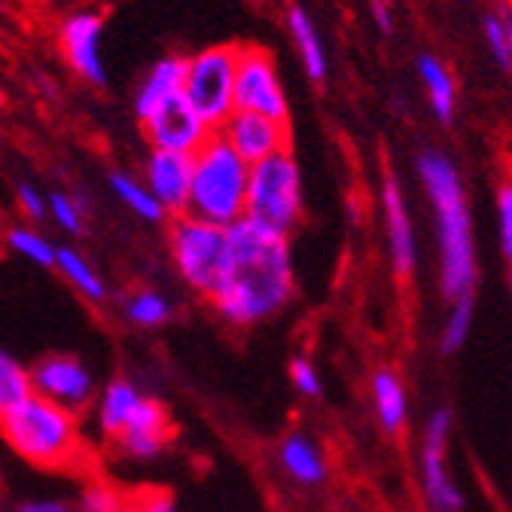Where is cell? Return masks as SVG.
I'll return each instance as SVG.
<instances>
[{
  "mask_svg": "<svg viewBox=\"0 0 512 512\" xmlns=\"http://www.w3.org/2000/svg\"><path fill=\"white\" fill-rule=\"evenodd\" d=\"M485 37H488V46H491L494 61L500 64L503 71H509L512 68V55L506 49V31H503V22L497 16H488L485 19Z\"/></svg>",
  "mask_w": 512,
  "mask_h": 512,
  "instance_id": "1f68e13d",
  "label": "cell"
},
{
  "mask_svg": "<svg viewBox=\"0 0 512 512\" xmlns=\"http://www.w3.org/2000/svg\"><path fill=\"white\" fill-rule=\"evenodd\" d=\"M381 208H384V232H388V250H391V269L397 278H409L418 266V244H415V229L403 189L394 174L384 177Z\"/></svg>",
  "mask_w": 512,
  "mask_h": 512,
  "instance_id": "4fadbf2b",
  "label": "cell"
},
{
  "mask_svg": "<svg viewBox=\"0 0 512 512\" xmlns=\"http://www.w3.org/2000/svg\"><path fill=\"white\" fill-rule=\"evenodd\" d=\"M503 31H506V49H509V55H512V19L503 22Z\"/></svg>",
  "mask_w": 512,
  "mask_h": 512,
  "instance_id": "74e56055",
  "label": "cell"
},
{
  "mask_svg": "<svg viewBox=\"0 0 512 512\" xmlns=\"http://www.w3.org/2000/svg\"><path fill=\"white\" fill-rule=\"evenodd\" d=\"M372 403H375L378 424L388 433H400L406 427L409 400H406L403 381L394 369H378L372 375Z\"/></svg>",
  "mask_w": 512,
  "mask_h": 512,
  "instance_id": "ac0fdd59",
  "label": "cell"
},
{
  "mask_svg": "<svg viewBox=\"0 0 512 512\" xmlns=\"http://www.w3.org/2000/svg\"><path fill=\"white\" fill-rule=\"evenodd\" d=\"M183 71H186V58H162L156 61L144 86L138 89V101H135V110H138V119L144 122L162 101H168L171 95H180L183 92Z\"/></svg>",
  "mask_w": 512,
  "mask_h": 512,
  "instance_id": "e0dca14e",
  "label": "cell"
},
{
  "mask_svg": "<svg viewBox=\"0 0 512 512\" xmlns=\"http://www.w3.org/2000/svg\"><path fill=\"white\" fill-rule=\"evenodd\" d=\"M28 394H34L31 372L10 351L0 348V415L13 409L16 403H22Z\"/></svg>",
  "mask_w": 512,
  "mask_h": 512,
  "instance_id": "d4e9b609",
  "label": "cell"
},
{
  "mask_svg": "<svg viewBox=\"0 0 512 512\" xmlns=\"http://www.w3.org/2000/svg\"><path fill=\"white\" fill-rule=\"evenodd\" d=\"M235 110L260 113L287 122V98L275 74V61L266 49H238L235 68Z\"/></svg>",
  "mask_w": 512,
  "mask_h": 512,
  "instance_id": "9c48e42d",
  "label": "cell"
},
{
  "mask_svg": "<svg viewBox=\"0 0 512 512\" xmlns=\"http://www.w3.org/2000/svg\"><path fill=\"white\" fill-rule=\"evenodd\" d=\"M281 464L287 476L302 485H320L327 479V458L305 433H290L281 442Z\"/></svg>",
  "mask_w": 512,
  "mask_h": 512,
  "instance_id": "d6986e66",
  "label": "cell"
},
{
  "mask_svg": "<svg viewBox=\"0 0 512 512\" xmlns=\"http://www.w3.org/2000/svg\"><path fill=\"white\" fill-rule=\"evenodd\" d=\"M0 433L16 455L37 467H68L80 455V427L74 412L40 394H28L0 415Z\"/></svg>",
  "mask_w": 512,
  "mask_h": 512,
  "instance_id": "277c9868",
  "label": "cell"
},
{
  "mask_svg": "<svg viewBox=\"0 0 512 512\" xmlns=\"http://www.w3.org/2000/svg\"><path fill=\"white\" fill-rule=\"evenodd\" d=\"M55 269L68 278V284L77 290V293H83L86 299H92V302H101V299H107V284H104V278L92 269V263L86 260L83 253H77L74 247H58L55 250Z\"/></svg>",
  "mask_w": 512,
  "mask_h": 512,
  "instance_id": "44dd1931",
  "label": "cell"
},
{
  "mask_svg": "<svg viewBox=\"0 0 512 512\" xmlns=\"http://www.w3.org/2000/svg\"><path fill=\"white\" fill-rule=\"evenodd\" d=\"M141 403V391L135 388L128 378H116L110 381L101 400H98V430L107 436V439H116L122 433V427L128 424V418H132V412L138 409Z\"/></svg>",
  "mask_w": 512,
  "mask_h": 512,
  "instance_id": "ffe728a7",
  "label": "cell"
},
{
  "mask_svg": "<svg viewBox=\"0 0 512 512\" xmlns=\"http://www.w3.org/2000/svg\"><path fill=\"white\" fill-rule=\"evenodd\" d=\"M141 512H177V509H174V503L165 494H156V497H147L141 503Z\"/></svg>",
  "mask_w": 512,
  "mask_h": 512,
  "instance_id": "d590c367",
  "label": "cell"
},
{
  "mask_svg": "<svg viewBox=\"0 0 512 512\" xmlns=\"http://www.w3.org/2000/svg\"><path fill=\"white\" fill-rule=\"evenodd\" d=\"M49 211H52V220L71 235H80L83 232V208L77 199L64 196V192H52L49 196Z\"/></svg>",
  "mask_w": 512,
  "mask_h": 512,
  "instance_id": "f1b7e54d",
  "label": "cell"
},
{
  "mask_svg": "<svg viewBox=\"0 0 512 512\" xmlns=\"http://www.w3.org/2000/svg\"><path fill=\"white\" fill-rule=\"evenodd\" d=\"M189 180H192V156L186 153H168V150H153L147 159V189L153 199L162 205L168 214H183L186 199H189Z\"/></svg>",
  "mask_w": 512,
  "mask_h": 512,
  "instance_id": "9a60e30c",
  "label": "cell"
},
{
  "mask_svg": "<svg viewBox=\"0 0 512 512\" xmlns=\"http://www.w3.org/2000/svg\"><path fill=\"white\" fill-rule=\"evenodd\" d=\"M122 497L110 485H89L80 494V512H119Z\"/></svg>",
  "mask_w": 512,
  "mask_h": 512,
  "instance_id": "f546056e",
  "label": "cell"
},
{
  "mask_svg": "<svg viewBox=\"0 0 512 512\" xmlns=\"http://www.w3.org/2000/svg\"><path fill=\"white\" fill-rule=\"evenodd\" d=\"M473 314H476V302L473 293L452 299V311H448L442 333H439V351L442 354H455L467 345L470 330H473Z\"/></svg>",
  "mask_w": 512,
  "mask_h": 512,
  "instance_id": "cb8c5ba5",
  "label": "cell"
},
{
  "mask_svg": "<svg viewBox=\"0 0 512 512\" xmlns=\"http://www.w3.org/2000/svg\"><path fill=\"white\" fill-rule=\"evenodd\" d=\"M168 241L180 278L196 293L211 299L229 266V229L177 214L168 229Z\"/></svg>",
  "mask_w": 512,
  "mask_h": 512,
  "instance_id": "5b68a950",
  "label": "cell"
},
{
  "mask_svg": "<svg viewBox=\"0 0 512 512\" xmlns=\"http://www.w3.org/2000/svg\"><path fill=\"white\" fill-rule=\"evenodd\" d=\"M168 436H171V421L165 415V409L150 400V397H141L138 409L128 418V424L122 427V433L113 439L119 442L122 455L135 458V461H153L162 455V448L168 445Z\"/></svg>",
  "mask_w": 512,
  "mask_h": 512,
  "instance_id": "5bb4252c",
  "label": "cell"
},
{
  "mask_svg": "<svg viewBox=\"0 0 512 512\" xmlns=\"http://www.w3.org/2000/svg\"><path fill=\"white\" fill-rule=\"evenodd\" d=\"M247 177L250 165L214 132L192 153V180L183 214L229 229L244 217Z\"/></svg>",
  "mask_w": 512,
  "mask_h": 512,
  "instance_id": "3957f363",
  "label": "cell"
},
{
  "mask_svg": "<svg viewBox=\"0 0 512 512\" xmlns=\"http://www.w3.org/2000/svg\"><path fill=\"white\" fill-rule=\"evenodd\" d=\"M144 132L147 141L156 150H168V153H196L214 132L199 119V113L189 107V101L180 95H171L168 101H162L147 119H144Z\"/></svg>",
  "mask_w": 512,
  "mask_h": 512,
  "instance_id": "30bf717a",
  "label": "cell"
},
{
  "mask_svg": "<svg viewBox=\"0 0 512 512\" xmlns=\"http://www.w3.org/2000/svg\"><path fill=\"white\" fill-rule=\"evenodd\" d=\"M418 171L436 220L442 296L448 299L467 296L473 293L476 284V244H473V220H470L461 177L442 153H421Z\"/></svg>",
  "mask_w": 512,
  "mask_h": 512,
  "instance_id": "7a4b0ae2",
  "label": "cell"
},
{
  "mask_svg": "<svg viewBox=\"0 0 512 512\" xmlns=\"http://www.w3.org/2000/svg\"><path fill=\"white\" fill-rule=\"evenodd\" d=\"M235 68L238 46H211L186 58L183 98L211 132H220V125L235 113Z\"/></svg>",
  "mask_w": 512,
  "mask_h": 512,
  "instance_id": "52a82bcc",
  "label": "cell"
},
{
  "mask_svg": "<svg viewBox=\"0 0 512 512\" xmlns=\"http://www.w3.org/2000/svg\"><path fill=\"white\" fill-rule=\"evenodd\" d=\"M119 512H141V506H128V503H122V509Z\"/></svg>",
  "mask_w": 512,
  "mask_h": 512,
  "instance_id": "f35d334b",
  "label": "cell"
},
{
  "mask_svg": "<svg viewBox=\"0 0 512 512\" xmlns=\"http://www.w3.org/2000/svg\"><path fill=\"white\" fill-rule=\"evenodd\" d=\"M448 433H452V412L445 406L436 409L424 427V445H421V488L427 503L436 512H461L464 494L448 473Z\"/></svg>",
  "mask_w": 512,
  "mask_h": 512,
  "instance_id": "ba28073f",
  "label": "cell"
},
{
  "mask_svg": "<svg viewBox=\"0 0 512 512\" xmlns=\"http://www.w3.org/2000/svg\"><path fill=\"white\" fill-rule=\"evenodd\" d=\"M497 217H500V244L506 260L512 263V186H503L497 196Z\"/></svg>",
  "mask_w": 512,
  "mask_h": 512,
  "instance_id": "d6a6232c",
  "label": "cell"
},
{
  "mask_svg": "<svg viewBox=\"0 0 512 512\" xmlns=\"http://www.w3.org/2000/svg\"><path fill=\"white\" fill-rule=\"evenodd\" d=\"M418 74L430 92V104H433V113L439 116V122H452V116H455V83H452V77H448L445 64L433 55H421Z\"/></svg>",
  "mask_w": 512,
  "mask_h": 512,
  "instance_id": "7402d4cb",
  "label": "cell"
},
{
  "mask_svg": "<svg viewBox=\"0 0 512 512\" xmlns=\"http://www.w3.org/2000/svg\"><path fill=\"white\" fill-rule=\"evenodd\" d=\"M31 388H34V394L74 412L92 400L95 381L77 357L52 354V357H43L31 369Z\"/></svg>",
  "mask_w": 512,
  "mask_h": 512,
  "instance_id": "7c38bea8",
  "label": "cell"
},
{
  "mask_svg": "<svg viewBox=\"0 0 512 512\" xmlns=\"http://www.w3.org/2000/svg\"><path fill=\"white\" fill-rule=\"evenodd\" d=\"M122 311H125V320H128V324L144 327V330L162 327L165 320L171 317L168 299H165L162 293H156V290H141V293H135V296H128V302H125Z\"/></svg>",
  "mask_w": 512,
  "mask_h": 512,
  "instance_id": "484cf974",
  "label": "cell"
},
{
  "mask_svg": "<svg viewBox=\"0 0 512 512\" xmlns=\"http://www.w3.org/2000/svg\"><path fill=\"white\" fill-rule=\"evenodd\" d=\"M110 186H113L116 196H119L128 208H132L138 217H144V220H150V223H156V220L165 217L162 205L153 199V192H150L144 183H138L135 177H128V174H110Z\"/></svg>",
  "mask_w": 512,
  "mask_h": 512,
  "instance_id": "4316f807",
  "label": "cell"
},
{
  "mask_svg": "<svg viewBox=\"0 0 512 512\" xmlns=\"http://www.w3.org/2000/svg\"><path fill=\"white\" fill-rule=\"evenodd\" d=\"M19 512H74L64 500H31Z\"/></svg>",
  "mask_w": 512,
  "mask_h": 512,
  "instance_id": "e575fe53",
  "label": "cell"
},
{
  "mask_svg": "<svg viewBox=\"0 0 512 512\" xmlns=\"http://www.w3.org/2000/svg\"><path fill=\"white\" fill-rule=\"evenodd\" d=\"M19 205H22V211L31 214L34 220H43V217H46V202H43V196H40V192H37L31 183H22V186H19Z\"/></svg>",
  "mask_w": 512,
  "mask_h": 512,
  "instance_id": "836d02e7",
  "label": "cell"
},
{
  "mask_svg": "<svg viewBox=\"0 0 512 512\" xmlns=\"http://www.w3.org/2000/svg\"><path fill=\"white\" fill-rule=\"evenodd\" d=\"M509 290H512V275H509Z\"/></svg>",
  "mask_w": 512,
  "mask_h": 512,
  "instance_id": "ab89813d",
  "label": "cell"
},
{
  "mask_svg": "<svg viewBox=\"0 0 512 512\" xmlns=\"http://www.w3.org/2000/svg\"><path fill=\"white\" fill-rule=\"evenodd\" d=\"M372 16H375V22H378L381 31H391V13H388V7H384V0H375V4H372Z\"/></svg>",
  "mask_w": 512,
  "mask_h": 512,
  "instance_id": "8d00e7d4",
  "label": "cell"
},
{
  "mask_svg": "<svg viewBox=\"0 0 512 512\" xmlns=\"http://www.w3.org/2000/svg\"><path fill=\"white\" fill-rule=\"evenodd\" d=\"M293 296L287 235L247 217L229 226V266L211 296L229 327H253L275 317Z\"/></svg>",
  "mask_w": 512,
  "mask_h": 512,
  "instance_id": "6da1fadb",
  "label": "cell"
},
{
  "mask_svg": "<svg viewBox=\"0 0 512 512\" xmlns=\"http://www.w3.org/2000/svg\"><path fill=\"white\" fill-rule=\"evenodd\" d=\"M247 165L263 162L281 150L290 147V128L287 122H275L269 116L260 113H247V110H235L217 132Z\"/></svg>",
  "mask_w": 512,
  "mask_h": 512,
  "instance_id": "8fae6325",
  "label": "cell"
},
{
  "mask_svg": "<svg viewBox=\"0 0 512 512\" xmlns=\"http://www.w3.org/2000/svg\"><path fill=\"white\" fill-rule=\"evenodd\" d=\"M7 241H10V247L16 253L28 256L31 263H37L43 269H55V250L58 247H52L40 232H34V229H13Z\"/></svg>",
  "mask_w": 512,
  "mask_h": 512,
  "instance_id": "83f0119b",
  "label": "cell"
},
{
  "mask_svg": "<svg viewBox=\"0 0 512 512\" xmlns=\"http://www.w3.org/2000/svg\"><path fill=\"white\" fill-rule=\"evenodd\" d=\"M64 55H68L71 68L83 74L89 83L104 86V61H101V19L95 13H77L64 22L61 31Z\"/></svg>",
  "mask_w": 512,
  "mask_h": 512,
  "instance_id": "2e32d148",
  "label": "cell"
},
{
  "mask_svg": "<svg viewBox=\"0 0 512 512\" xmlns=\"http://www.w3.org/2000/svg\"><path fill=\"white\" fill-rule=\"evenodd\" d=\"M290 31H293V40L302 52V61H305V71L311 80H324L327 77V52H324V43L317 37V28L311 25V19L293 7L290 10Z\"/></svg>",
  "mask_w": 512,
  "mask_h": 512,
  "instance_id": "603a6c76",
  "label": "cell"
},
{
  "mask_svg": "<svg viewBox=\"0 0 512 512\" xmlns=\"http://www.w3.org/2000/svg\"><path fill=\"white\" fill-rule=\"evenodd\" d=\"M302 211V180L290 150L250 165L244 217L281 235L293 229Z\"/></svg>",
  "mask_w": 512,
  "mask_h": 512,
  "instance_id": "8992f818",
  "label": "cell"
},
{
  "mask_svg": "<svg viewBox=\"0 0 512 512\" xmlns=\"http://www.w3.org/2000/svg\"><path fill=\"white\" fill-rule=\"evenodd\" d=\"M290 381H293V388L302 397H320V391H324V381H320L317 369L305 357H293L290 360Z\"/></svg>",
  "mask_w": 512,
  "mask_h": 512,
  "instance_id": "4dcf8cb0",
  "label": "cell"
}]
</instances>
